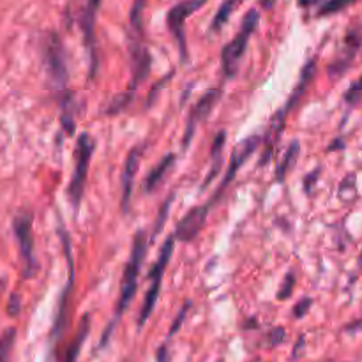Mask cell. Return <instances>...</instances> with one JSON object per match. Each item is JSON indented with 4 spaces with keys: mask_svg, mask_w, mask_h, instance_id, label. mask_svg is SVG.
<instances>
[{
    "mask_svg": "<svg viewBox=\"0 0 362 362\" xmlns=\"http://www.w3.org/2000/svg\"><path fill=\"white\" fill-rule=\"evenodd\" d=\"M283 338H285V331H283V329H274V331L271 332L272 345H278V343H281Z\"/></svg>",
    "mask_w": 362,
    "mask_h": 362,
    "instance_id": "obj_32",
    "label": "cell"
},
{
    "mask_svg": "<svg viewBox=\"0 0 362 362\" xmlns=\"http://www.w3.org/2000/svg\"><path fill=\"white\" fill-rule=\"evenodd\" d=\"M354 2H357V0H325V2H322V6L318 7V16H329V14L339 13V11L352 6Z\"/></svg>",
    "mask_w": 362,
    "mask_h": 362,
    "instance_id": "obj_21",
    "label": "cell"
},
{
    "mask_svg": "<svg viewBox=\"0 0 362 362\" xmlns=\"http://www.w3.org/2000/svg\"><path fill=\"white\" fill-rule=\"evenodd\" d=\"M4 288H6V281H4V279L0 278V292H2Z\"/></svg>",
    "mask_w": 362,
    "mask_h": 362,
    "instance_id": "obj_38",
    "label": "cell"
},
{
    "mask_svg": "<svg viewBox=\"0 0 362 362\" xmlns=\"http://www.w3.org/2000/svg\"><path fill=\"white\" fill-rule=\"evenodd\" d=\"M357 197V184H356V175H349L343 179L341 186H339V198L343 202H352Z\"/></svg>",
    "mask_w": 362,
    "mask_h": 362,
    "instance_id": "obj_22",
    "label": "cell"
},
{
    "mask_svg": "<svg viewBox=\"0 0 362 362\" xmlns=\"http://www.w3.org/2000/svg\"><path fill=\"white\" fill-rule=\"evenodd\" d=\"M189 306H191V303H186V304H184L182 310H180L179 317L175 318V322H173L172 329H170V338H172V336H175L177 331H179V329L182 327V322L186 320V315H187V311H189Z\"/></svg>",
    "mask_w": 362,
    "mask_h": 362,
    "instance_id": "obj_27",
    "label": "cell"
},
{
    "mask_svg": "<svg viewBox=\"0 0 362 362\" xmlns=\"http://www.w3.org/2000/svg\"><path fill=\"white\" fill-rule=\"evenodd\" d=\"M173 246H175V239H173V235H172V237H168L165 243H163L158 260H156L154 267H152L151 272H148V281H151V286H148L147 293H145L144 304H141L140 315H138V329H141L145 324H147V320L151 318L152 311H154L156 303H158L159 292H161L163 276H165L166 267H168L170 260H172Z\"/></svg>",
    "mask_w": 362,
    "mask_h": 362,
    "instance_id": "obj_4",
    "label": "cell"
},
{
    "mask_svg": "<svg viewBox=\"0 0 362 362\" xmlns=\"http://www.w3.org/2000/svg\"><path fill=\"white\" fill-rule=\"evenodd\" d=\"M41 55L45 64L46 74L52 81L53 88L60 95L67 94V81H69V71H67L66 48L57 32H46L41 37Z\"/></svg>",
    "mask_w": 362,
    "mask_h": 362,
    "instance_id": "obj_1",
    "label": "cell"
},
{
    "mask_svg": "<svg viewBox=\"0 0 362 362\" xmlns=\"http://www.w3.org/2000/svg\"><path fill=\"white\" fill-rule=\"evenodd\" d=\"M313 2H315V0H299V4H300V6H303V7H310Z\"/></svg>",
    "mask_w": 362,
    "mask_h": 362,
    "instance_id": "obj_37",
    "label": "cell"
},
{
    "mask_svg": "<svg viewBox=\"0 0 362 362\" xmlns=\"http://www.w3.org/2000/svg\"><path fill=\"white\" fill-rule=\"evenodd\" d=\"M16 341V329L9 327L0 334V362H9L11 352L14 349Z\"/></svg>",
    "mask_w": 362,
    "mask_h": 362,
    "instance_id": "obj_19",
    "label": "cell"
},
{
    "mask_svg": "<svg viewBox=\"0 0 362 362\" xmlns=\"http://www.w3.org/2000/svg\"><path fill=\"white\" fill-rule=\"evenodd\" d=\"M172 202H173V194L172 197L168 198V202H166L165 205H163L161 207V211H159V214H158V219H156V223H154V233H152V237H156L158 235L159 232H161V228H163V225H165V221H166V218H168V211H170V205H172Z\"/></svg>",
    "mask_w": 362,
    "mask_h": 362,
    "instance_id": "obj_25",
    "label": "cell"
},
{
    "mask_svg": "<svg viewBox=\"0 0 362 362\" xmlns=\"http://www.w3.org/2000/svg\"><path fill=\"white\" fill-rule=\"evenodd\" d=\"M299 154H300V144L297 140H293L292 144L288 145V148H286L285 154H283L278 168H276V180H278V182H283V180L286 179L288 172L293 168V165L297 163V159H299Z\"/></svg>",
    "mask_w": 362,
    "mask_h": 362,
    "instance_id": "obj_17",
    "label": "cell"
},
{
    "mask_svg": "<svg viewBox=\"0 0 362 362\" xmlns=\"http://www.w3.org/2000/svg\"><path fill=\"white\" fill-rule=\"evenodd\" d=\"M293 288H296V276H293V272H288L285 281H283L281 288L278 290V299L279 300L288 299V297L293 293Z\"/></svg>",
    "mask_w": 362,
    "mask_h": 362,
    "instance_id": "obj_24",
    "label": "cell"
},
{
    "mask_svg": "<svg viewBox=\"0 0 362 362\" xmlns=\"http://www.w3.org/2000/svg\"><path fill=\"white\" fill-rule=\"evenodd\" d=\"M356 329H362V322H354V324L346 325L345 331H356Z\"/></svg>",
    "mask_w": 362,
    "mask_h": 362,
    "instance_id": "obj_35",
    "label": "cell"
},
{
    "mask_svg": "<svg viewBox=\"0 0 362 362\" xmlns=\"http://www.w3.org/2000/svg\"><path fill=\"white\" fill-rule=\"evenodd\" d=\"M221 166H223V156H219V158H214V159H212L211 172H209V173H207V177H205L204 184H202V189H205V187H207L209 184H211L212 180H214L216 177L219 175V172H221Z\"/></svg>",
    "mask_w": 362,
    "mask_h": 362,
    "instance_id": "obj_26",
    "label": "cell"
},
{
    "mask_svg": "<svg viewBox=\"0 0 362 362\" xmlns=\"http://www.w3.org/2000/svg\"><path fill=\"white\" fill-rule=\"evenodd\" d=\"M101 0H81L80 14H78V23H80L83 41L88 48L94 45V32H95V16H98Z\"/></svg>",
    "mask_w": 362,
    "mask_h": 362,
    "instance_id": "obj_14",
    "label": "cell"
},
{
    "mask_svg": "<svg viewBox=\"0 0 362 362\" xmlns=\"http://www.w3.org/2000/svg\"><path fill=\"white\" fill-rule=\"evenodd\" d=\"M20 308H21L20 296H18V293H13L9 300V306H7V311H9L11 317H16V315L20 313Z\"/></svg>",
    "mask_w": 362,
    "mask_h": 362,
    "instance_id": "obj_30",
    "label": "cell"
},
{
    "mask_svg": "<svg viewBox=\"0 0 362 362\" xmlns=\"http://www.w3.org/2000/svg\"><path fill=\"white\" fill-rule=\"evenodd\" d=\"M338 148H345V141H343L341 138H336L334 144H332L331 147L327 148V151H329V152H332V151H338Z\"/></svg>",
    "mask_w": 362,
    "mask_h": 362,
    "instance_id": "obj_34",
    "label": "cell"
},
{
    "mask_svg": "<svg viewBox=\"0 0 362 362\" xmlns=\"http://www.w3.org/2000/svg\"><path fill=\"white\" fill-rule=\"evenodd\" d=\"M211 205L205 204L200 207H193L177 225L175 233H173V239L180 240V243H191L194 237H198V233L204 230L205 221H207L209 211H211Z\"/></svg>",
    "mask_w": 362,
    "mask_h": 362,
    "instance_id": "obj_11",
    "label": "cell"
},
{
    "mask_svg": "<svg viewBox=\"0 0 362 362\" xmlns=\"http://www.w3.org/2000/svg\"><path fill=\"white\" fill-rule=\"evenodd\" d=\"M145 251H147V235H145L144 230H140V232L134 235L131 257L129 260H127L126 267H124L122 285H120V296H119V303H117V310H115V320H113L110 331H113L115 322L119 320L120 315L129 308L131 300L134 299V293H136V288H138V276H140L141 264H144Z\"/></svg>",
    "mask_w": 362,
    "mask_h": 362,
    "instance_id": "obj_2",
    "label": "cell"
},
{
    "mask_svg": "<svg viewBox=\"0 0 362 362\" xmlns=\"http://www.w3.org/2000/svg\"><path fill=\"white\" fill-rule=\"evenodd\" d=\"M170 76H172V74H170ZM170 76H168V78H163V80H159V81H158V83H156V87H154V88H152V90H151V92H148L147 106H148V105H151V103H152V101H154V98H156V95H158V92H159V90H161V88H163V87H165V81H168V80H170Z\"/></svg>",
    "mask_w": 362,
    "mask_h": 362,
    "instance_id": "obj_31",
    "label": "cell"
},
{
    "mask_svg": "<svg viewBox=\"0 0 362 362\" xmlns=\"http://www.w3.org/2000/svg\"><path fill=\"white\" fill-rule=\"evenodd\" d=\"M240 4H243V0H225V2H223L221 6H219L218 13H216L214 20H212V23H211V32H212V34L219 32L223 27H225L226 23H228V20H230V16H232V13L237 9V7L240 6Z\"/></svg>",
    "mask_w": 362,
    "mask_h": 362,
    "instance_id": "obj_18",
    "label": "cell"
},
{
    "mask_svg": "<svg viewBox=\"0 0 362 362\" xmlns=\"http://www.w3.org/2000/svg\"><path fill=\"white\" fill-rule=\"evenodd\" d=\"M221 95H223V88L218 87V88H211V90L205 92V94L198 99L197 105H194L193 110H191L189 117H187L186 131H184V140H182L184 148L191 144L197 127L200 126V124L204 122L209 115H211V112L214 110V106L219 103Z\"/></svg>",
    "mask_w": 362,
    "mask_h": 362,
    "instance_id": "obj_10",
    "label": "cell"
},
{
    "mask_svg": "<svg viewBox=\"0 0 362 362\" xmlns=\"http://www.w3.org/2000/svg\"><path fill=\"white\" fill-rule=\"evenodd\" d=\"M207 0H182V2L175 4L172 9L166 14V25H168L170 32L173 34V37L177 39V45H179L180 57L186 60L187 57V48H186V34H184V25L186 20L194 13V11L202 9L205 6Z\"/></svg>",
    "mask_w": 362,
    "mask_h": 362,
    "instance_id": "obj_7",
    "label": "cell"
},
{
    "mask_svg": "<svg viewBox=\"0 0 362 362\" xmlns=\"http://www.w3.org/2000/svg\"><path fill=\"white\" fill-rule=\"evenodd\" d=\"M95 144L90 134L83 133L76 141V163H74V172L71 177V182L67 186V197H69L71 205L74 211L80 209L81 198H83L85 182H87L88 166H90L92 152H94Z\"/></svg>",
    "mask_w": 362,
    "mask_h": 362,
    "instance_id": "obj_5",
    "label": "cell"
},
{
    "mask_svg": "<svg viewBox=\"0 0 362 362\" xmlns=\"http://www.w3.org/2000/svg\"><path fill=\"white\" fill-rule=\"evenodd\" d=\"M274 2H276V0H260L262 7H265V9H271V7L274 6Z\"/></svg>",
    "mask_w": 362,
    "mask_h": 362,
    "instance_id": "obj_36",
    "label": "cell"
},
{
    "mask_svg": "<svg viewBox=\"0 0 362 362\" xmlns=\"http://www.w3.org/2000/svg\"><path fill=\"white\" fill-rule=\"evenodd\" d=\"M147 6V0H133V6H131L129 20L131 27L136 34H141V28H144V11Z\"/></svg>",
    "mask_w": 362,
    "mask_h": 362,
    "instance_id": "obj_20",
    "label": "cell"
},
{
    "mask_svg": "<svg viewBox=\"0 0 362 362\" xmlns=\"http://www.w3.org/2000/svg\"><path fill=\"white\" fill-rule=\"evenodd\" d=\"M318 177H320V168L313 170V172L304 179V189H306V193H311V191H313V186L317 184Z\"/></svg>",
    "mask_w": 362,
    "mask_h": 362,
    "instance_id": "obj_29",
    "label": "cell"
},
{
    "mask_svg": "<svg viewBox=\"0 0 362 362\" xmlns=\"http://www.w3.org/2000/svg\"><path fill=\"white\" fill-rule=\"evenodd\" d=\"M260 141H262L260 136H250V138H246L244 141H240V144L233 148V154H232V159H230L228 170H226V173H225V179H223L221 186L218 187V191L214 193V197L207 202L211 207L221 200V194L228 189V186L233 182V179H235V175H237V172L240 170V166H243L244 163L251 158V154L257 151L258 145H260Z\"/></svg>",
    "mask_w": 362,
    "mask_h": 362,
    "instance_id": "obj_8",
    "label": "cell"
},
{
    "mask_svg": "<svg viewBox=\"0 0 362 362\" xmlns=\"http://www.w3.org/2000/svg\"><path fill=\"white\" fill-rule=\"evenodd\" d=\"M175 154H166L165 158L161 159V161L158 163V165L154 166V168L148 172V175L145 177V182H144V189L145 193H151V191L158 189L159 184L163 182V179H165L166 173L170 172V170L173 168V165H175Z\"/></svg>",
    "mask_w": 362,
    "mask_h": 362,
    "instance_id": "obj_15",
    "label": "cell"
},
{
    "mask_svg": "<svg viewBox=\"0 0 362 362\" xmlns=\"http://www.w3.org/2000/svg\"><path fill=\"white\" fill-rule=\"evenodd\" d=\"M88 331H90V317H88V315H85L83 320H81V324H80V327H78L76 334H74V338L71 339V343L67 345L66 352H64L62 362H76L78 361V356H80L81 346H83L85 339H87Z\"/></svg>",
    "mask_w": 362,
    "mask_h": 362,
    "instance_id": "obj_16",
    "label": "cell"
},
{
    "mask_svg": "<svg viewBox=\"0 0 362 362\" xmlns=\"http://www.w3.org/2000/svg\"><path fill=\"white\" fill-rule=\"evenodd\" d=\"M362 48V23L354 25L352 28H349V32L343 37L341 49H339L338 57H336L334 62L329 66V74L331 78H339L341 74H345V71L349 69L350 64L354 62L357 53Z\"/></svg>",
    "mask_w": 362,
    "mask_h": 362,
    "instance_id": "obj_9",
    "label": "cell"
},
{
    "mask_svg": "<svg viewBox=\"0 0 362 362\" xmlns=\"http://www.w3.org/2000/svg\"><path fill=\"white\" fill-rule=\"evenodd\" d=\"M141 161V148L134 147L133 151L127 154L126 161H124V170H122V189H120V209L122 212L129 211L131 204V194H133V186H134V177H136L138 168H140Z\"/></svg>",
    "mask_w": 362,
    "mask_h": 362,
    "instance_id": "obj_12",
    "label": "cell"
},
{
    "mask_svg": "<svg viewBox=\"0 0 362 362\" xmlns=\"http://www.w3.org/2000/svg\"><path fill=\"white\" fill-rule=\"evenodd\" d=\"M311 304H313V300L311 299H303L300 303L296 304V308H293V317L296 318H303L306 317L308 311H310Z\"/></svg>",
    "mask_w": 362,
    "mask_h": 362,
    "instance_id": "obj_28",
    "label": "cell"
},
{
    "mask_svg": "<svg viewBox=\"0 0 362 362\" xmlns=\"http://www.w3.org/2000/svg\"><path fill=\"white\" fill-rule=\"evenodd\" d=\"M362 101V76L350 85L349 90L345 92V103L349 106H357Z\"/></svg>",
    "mask_w": 362,
    "mask_h": 362,
    "instance_id": "obj_23",
    "label": "cell"
},
{
    "mask_svg": "<svg viewBox=\"0 0 362 362\" xmlns=\"http://www.w3.org/2000/svg\"><path fill=\"white\" fill-rule=\"evenodd\" d=\"M129 53H131V62H133V80H131L129 90H136L138 85L148 76L151 71V55L148 49L145 48L144 42L140 39H129Z\"/></svg>",
    "mask_w": 362,
    "mask_h": 362,
    "instance_id": "obj_13",
    "label": "cell"
},
{
    "mask_svg": "<svg viewBox=\"0 0 362 362\" xmlns=\"http://www.w3.org/2000/svg\"><path fill=\"white\" fill-rule=\"evenodd\" d=\"M158 362H168V349L161 346L158 352Z\"/></svg>",
    "mask_w": 362,
    "mask_h": 362,
    "instance_id": "obj_33",
    "label": "cell"
},
{
    "mask_svg": "<svg viewBox=\"0 0 362 362\" xmlns=\"http://www.w3.org/2000/svg\"><path fill=\"white\" fill-rule=\"evenodd\" d=\"M32 223L34 216L28 211L20 212L13 219V232L20 247V258L23 264L25 278H34L37 272V260L34 255V233H32Z\"/></svg>",
    "mask_w": 362,
    "mask_h": 362,
    "instance_id": "obj_6",
    "label": "cell"
},
{
    "mask_svg": "<svg viewBox=\"0 0 362 362\" xmlns=\"http://www.w3.org/2000/svg\"><path fill=\"white\" fill-rule=\"evenodd\" d=\"M258 21H260V13L257 9L247 11L243 23H240L239 34L221 49V73L225 78H233L237 74L239 62L244 53H246L251 34L257 30Z\"/></svg>",
    "mask_w": 362,
    "mask_h": 362,
    "instance_id": "obj_3",
    "label": "cell"
}]
</instances>
